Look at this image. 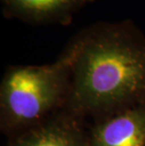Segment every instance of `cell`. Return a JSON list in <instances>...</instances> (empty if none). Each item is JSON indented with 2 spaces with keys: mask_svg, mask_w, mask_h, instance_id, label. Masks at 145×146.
<instances>
[{
  "mask_svg": "<svg viewBox=\"0 0 145 146\" xmlns=\"http://www.w3.org/2000/svg\"><path fill=\"white\" fill-rule=\"evenodd\" d=\"M70 71L67 110L96 121L145 103V36L130 20L99 22L61 52Z\"/></svg>",
  "mask_w": 145,
  "mask_h": 146,
  "instance_id": "6da1fadb",
  "label": "cell"
},
{
  "mask_svg": "<svg viewBox=\"0 0 145 146\" xmlns=\"http://www.w3.org/2000/svg\"><path fill=\"white\" fill-rule=\"evenodd\" d=\"M70 71L65 60L44 65H14L0 85V129L11 138L67 108Z\"/></svg>",
  "mask_w": 145,
  "mask_h": 146,
  "instance_id": "7a4b0ae2",
  "label": "cell"
},
{
  "mask_svg": "<svg viewBox=\"0 0 145 146\" xmlns=\"http://www.w3.org/2000/svg\"><path fill=\"white\" fill-rule=\"evenodd\" d=\"M6 146H89V125L66 108L9 138Z\"/></svg>",
  "mask_w": 145,
  "mask_h": 146,
  "instance_id": "3957f363",
  "label": "cell"
},
{
  "mask_svg": "<svg viewBox=\"0 0 145 146\" xmlns=\"http://www.w3.org/2000/svg\"><path fill=\"white\" fill-rule=\"evenodd\" d=\"M89 146H145V103L89 125Z\"/></svg>",
  "mask_w": 145,
  "mask_h": 146,
  "instance_id": "277c9868",
  "label": "cell"
},
{
  "mask_svg": "<svg viewBox=\"0 0 145 146\" xmlns=\"http://www.w3.org/2000/svg\"><path fill=\"white\" fill-rule=\"evenodd\" d=\"M94 0H2L6 16L30 24L66 26L75 12Z\"/></svg>",
  "mask_w": 145,
  "mask_h": 146,
  "instance_id": "5b68a950",
  "label": "cell"
}]
</instances>
